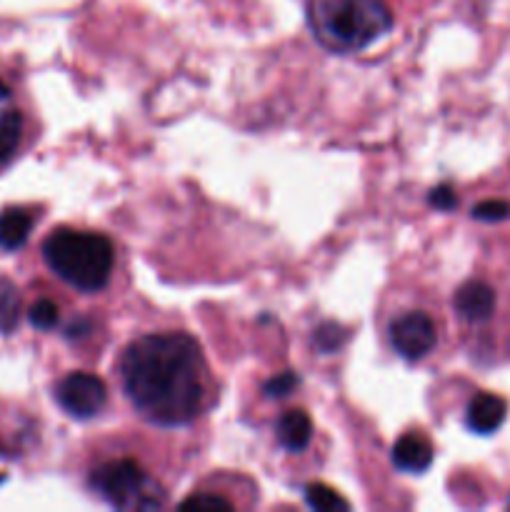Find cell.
<instances>
[{
	"instance_id": "cell-3",
	"label": "cell",
	"mask_w": 510,
	"mask_h": 512,
	"mask_svg": "<svg viewBox=\"0 0 510 512\" xmlns=\"http://www.w3.org/2000/svg\"><path fill=\"white\" fill-rule=\"evenodd\" d=\"M48 268L80 293H98L110 283L115 248L110 238L93 230L58 228L43 243Z\"/></svg>"
},
{
	"instance_id": "cell-11",
	"label": "cell",
	"mask_w": 510,
	"mask_h": 512,
	"mask_svg": "<svg viewBox=\"0 0 510 512\" xmlns=\"http://www.w3.org/2000/svg\"><path fill=\"white\" fill-rule=\"evenodd\" d=\"M313 440V423L305 410H288L278 418V443L288 453H303Z\"/></svg>"
},
{
	"instance_id": "cell-19",
	"label": "cell",
	"mask_w": 510,
	"mask_h": 512,
	"mask_svg": "<svg viewBox=\"0 0 510 512\" xmlns=\"http://www.w3.org/2000/svg\"><path fill=\"white\" fill-rule=\"evenodd\" d=\"M300 385V375L293 373V370H285V373L275 375L265 383V395L268 398H285V395L293 393L295 388Z\"/></svg>"
},
{
	"instance_id": "cell-8",
	"label": "cell",
	"mask_w": 510,
	"mask_h": 512,
	"mask_svg": "<svg viewBox=\"0 0 510 512\" xmlns=\"http://www.w3.org/2000/svg\"><path fill=\"white\" fill-rule=\"evenodd\" d=\"M430 463H433V445L418 430H410L393 445V465L400 473H425Z\"/></svg>"
},
{
	"instance_id": "cell-15",
	"label": "cell",
	"mask_w": 510,
	"mask_h": 512,
	"mask_svg": "<svg viewBox=\"0 0 510 512\" xmlns=\"http://www.w3.org/2000/svg\"><path fill=\"white\" fill-rule=\"evenodd\" d=\"M18 313H20V303L18 295L10 285H3L0 288V333H10L18 323Z\"/></svg>"
},
{
	"instance_id": "cell-21",
	"label": "cell",
	"mask_w": 510,
	"mask_h": 512,
	"mask_svg": "<svg viewBox=\"0 0 510 512\" xmlns=\"http://www.w3.org/2000/svg\"><path fill=\"white\" fill-rule=\"evenodd\" d=\"M65 333H68V338H83V335L90 333V323L88 320H78V323L68 325V330H65Z\"/></svg>"
},
{
	"instance_id": "cell-2",
	"label": "cell",
	"mask_w": 510,
	"mask_h": 512,
	"mask_svg": "<svg viewBox=\"0 0 510 512\" xmlns=\"http://www.w3.org/2000/svg\"><path fill=\"white\" fill-rule=\"evenodd\" d=\"M308 25L330 53H358L393 28L385 0H308Z\"/></svg>"
},
{
	"instance_id": "cell-17",
	"label": "cell",
	"mask_w": 510,
	"mask_h": 512,
	"mask_svg": "<svg viewBox=\"0 0 510 512\" xmlns=\"http://www.w3.org/2000/svg\"><path fill=\"white\" fill-rule=\"evenodd\" d=\"M180 508H195V510H230L233 503L223 495L215 493H193L180 503Z\"/></svg>"
},
{
	"instance_id": "cell-6",
	"label": "cell",
	"mask_w": 510,
	"mask_h": 512,
	"mask_svg": "<svg viewBox=\"0 0 510 512\" xmlns=\"http://www.w3.org/2000/svg\"><path fill=\"white\" fill-rule=\"evenodd\" d=\"M388 335L395 353L403 360H410V363L423 360L438 345V330H435L433 318L420 313V310H410V313L398 315L390 323Z\"/></svg>"
},
{
	"instance_id": "cell-1",
	"label": "cell",
	"mask_w": 510,
	"mask_h": 512,
	"mask_svg": "<svg viewBox=\"0 0 510 512\" xmlns=\"http://www.w3.org/2000/svg\"><path fill=\"white\" fill-rule=\"evenodd\" d=\"M205 358L185 333H153L133 340L120 358V380L133 408L148 423L180 428L205 408Z\"/></svg>"
},
{
	"instance_id": "cell-14",
	"label": "cell",
	"mask_w": 510,
	"mask_h": 512,
	"mask_svg": "<svg viewBox=\"0 0 510 512\" xmlns=\"http://www.w3.org/2000/svg\"><path fill=\"white\" fill-rule=\"evenodd\" d=\"M345 340H348V330L338 323H323V325H318L313 333V345L325 355L335 353V350L343 348Z\"/></svg>"
},
{
	"instance_id": "cell-4",
	"label": "cell",
	"mask_w": 510,
	"mask_h": 512,
	"mask_svg": "<svg viewBox=\"0 0 510 512\" xmlns=\"http://www.w3.org/2000/svg\"><path fill=\"white\" fill-rule=\"evenodd\" d=\"M88 485L100 500L118 510H158L168 495L165 488L133 458H113L90 470Z\"/></svg>"
},
{
	"instance_id": "cell-22",
	"label": "cell",
	"mask_w": 510,
	"mask_h": 512,
	"mask_svg": "<svg viewBox=\"0 0 510 512\" xmlns=\"http://www.w3.org/2000/svg\"><path fill=\"white\" fill-rule=\"evenodd\" d=\"M508 508H510V500H508Z\"/></svg>"
},
{
	"instance_id": "cell-13",
	"label": "cell",
	"mask_w": 510,
	"mask_h": 512,
	"mask_svg": "<svg viewBox=\"0 0 510 512\" xmlns=\"http://www.w3.org/2000/svg\"><path fill=\"white\" fill-rule=\"evenodd\" d=\"M305 503L315 510H348V500L340 498L333 488L323 483H313L305 488Z\"/></svg>"
},
{
	"instance_id": "cell-18",
	"label": "cell",
	"mask_w": 510,
	"mask_h": 512,
	"mask_svg": "<svg viewBox=\"0 0 510 512\" xmlns=\"http://www.w3.org/2000/svg\"><path fill=\"white\" fill-rule=\"evenodd\" d=\"M473 218L483 220V223H500V220L510 218V203H505V200H485V203L475 205Z\"/></svg>"
},
{
	"instance_id": "cell-9",
	"label": "cell",
	"mask_w": 510,
	"mask_h": 512,
	"mask_svg": "<svg viewBox=\"0 0 510 512\" xmlns=\"http://www.w3.org/2000/svg\"><path fill=\"white\" fill-rule=\"evenodd\" d=\"M23 138V115L8 85L0 80V163L13 158Z\"/></svg>"
},
{
	"instance_id": "cell-7",
	"label": "cell",
	"mask_w": 510,
	"mask_h": 512,
	"mask_svg": "<svg viewBox=\"0 0 510 512\" xmlns=\"http://www.w3.org/2000/svg\"><path fill=\"white\" fill-rule=\"evenodd\" d=\"M508 415V405L495 393H478L470 398L465 410V425L475 435H493L503 425Z\"/></svg>"
},
{
	"instance_id": "cell-10",
	"label": "cell",
	"mask_w": 510,
	"mask_h": 512,
	"mask_svg": "<svg viewBox=\"0 0 510 512\" xmlns=\"http://www.w3.org/2000/svg\"><path fill=\"white\" fill-rule=\"evenodd\" d=\"M455 310L468 323H483L495 310V293L490 285L473 280L455 293Z\"/></svg>"
},
{
	"instance_id": "cell-16",
	"label": "cell",
	"mask_w": 510,
	"mask_h": 512,
	"mask_svg": "<svg viewBox=\"0 0 510 512\" xmlns=\"http://www.w3.org/2000/svg\"><path fill=\"white\" fill-rule=\"evenodd\" d=\"M28 318H30V323H33L38 330H53L55 325H58V318H60L58 305H55L53 300H48V298L38 300V303L30 308Z\"/></svg>"
},
{
	"instance_id": "cell-12",
	"label": "cell",
	"mask_w": 510,
	"mask_h": 512,
	"mask_svg": "<svg viewBox=\"0 0 510 512\" xmlns=\"http://www.w3.org/2000/svg\"><path fill=\"white\" fill-rule=\"evenodd\" d=\"M35 215L25 208H8L0 213V248L20 250L33 230Z\"/></svg>"
},
{
	"instance_id": "cell-5",
	"label": "cell",
	"mask_w": 510,
	"mask_h": 512,
	"mask_svg": "<svg viewBox=\"0 0 510 512\" xmlns=\"http://www.w3.org/2000/svg\"><path fill=\"white\" fill-rule=\"evenodd\" d=\"M55 400L75 420H90L108 403V388L95 373H70L55 385Z\"/></svg>"
},
{
	"instance_id": "cell-20",
	"label": "cell",
	"mask_w": 510,
	"mask_h": 512,
	"mask_svg": "<svg viewBox=\"0 0 510 512\" xmlns=\"http://www.w3.org/2000/svg\"><path fill=\"white\" fill-rule=\"evenodd\" d=\"M428 200L438 210H453L458 205V195H455V190L450 185H438V188L430 190Z\"/></svg>"
}]
</instances>
